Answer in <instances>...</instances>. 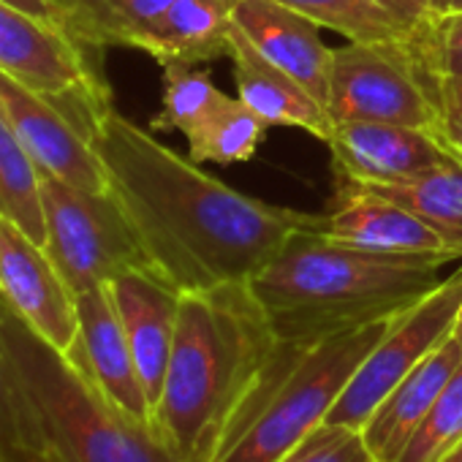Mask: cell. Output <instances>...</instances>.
Wrapping results in <instances>:
<instances>
[{
	"mask_svg": "<svg viewBox=\"0 0 462 462\" xmlns=\"http://www.w3.org/2000/svg\"><path fill=\"white\" fill-rule=\"evenodd\" d=\"M313 217L251 281L278 340H313L392 319L435 291L462 262L451 256H381L335 245L316 235Z\"/></svg>",
	"mask_w": 462,
	"mask_h": 462,
	"instance_id": "3957f363",
	"label": "cell"
},
{
	"mask_svg": "<svg viewBox=\"0 0 462 462\" xmlns=\"http://www.w3.org/2000/svg\"><path fill=\"white\" fill-rule=\"evenodd\" d=\"M163 69V96L161 109L150 120L152 134H169L180 131L185 139H190L201 123L215 112V106L226 98V93L212 82V74L207 69L193 66H161Z\"/></svg>",
	"mask_w": 462,
	"mask_h": 462,
	"instance_id": "d4e9b609",
	"label": "cell"
},
{
	"mask_svg": "<svg viewBox=\"0 0 462 462\" xmlns=\"http://www.w3.org/2000/svg\"><path fill=\"white\" fill-rule=\"evenodd\" d=\"M79 335L69 356L79 359L101 392L131 419L152 427V408L139 378L120 313L115 308L109 283L77 294Z\"/></svg>",
	"mask_w": 462,
	"mask_h": 462,
	"instance_id": "5bb4252c",
	"label": "cell"
},
{
	"mask_svg": "<svg viewBox=\"0 0 462 462\" xmlns=\"http://www.w3.org/2000/svg\"><path fill=\"white\" fill-rule=\"evenodd\" d=\"M281 4L351 44L411 42L424 23L405 17L392 0H281Z\"/></svg>",
	"mask_w": 462,
	"mask_h": 462,
	"instance_id": "7402d4cb",
	"label": "cell"
},
{
	"mask_svg": "<svg viewBox=\"0 0 462 462\" xmlns=\"http://www.w3.org/2000/svg\"><path fill=\"white\" fill-rule=\"evenodd\" d=\"M462 440V362L394 462H438Z\"/></svg>",
	"mask_w": 462,
	"mask_h": 462,
	"instance_id": "484cf974",
	"label": "cell"
},
{
	"mask_svg": "<svg viewBox=\"0 0 462 462\" xmlns=\"http://www.w3.org/2000/svg\"><path fill=\"white\" fill-rule=\"evenodd\" d=\"M332 123H392L435 136V74L424 63L416 36L392 44H346L332 52L329 101Z\"/></svg>",
	"mask_w": 462,
	"mask_h": 462,
	"instance_id": "52a82bcc",
	"label": "cell"
},
{
	"mask_svg": "<svg viewBox=\"0 0 462 462\" xmlns=\"http://www.w3.org/2000/svg\"><path fill=\"white\" fill-rule=\"evenodd\" d=\"M109 291L120 313L150 408L155 413L174 346L182 291H177L152 270H128L109 281Z\"/></svg>",
	"mask_w": 462,
	"mask_h": 462,
	"instance_id": "2e32d148",
	"label": "cell"
},
{
	"mask_svg": "<svg viewBox=\"0 0 462 462\" xmlns=\"http://www.w3.org/2000/svg\"><path fill=\"white\" fill-rule=\"evenodd\" d=\"M235 25L273 66L297 79L316 101H329L332 52L321 28L281 0H237Z\"/></svg>",
	"mask_w": 462,
	"mask_h": 462,
	"instance_id": "9a60e30c",
	"label": "cell"
},
{
	"mask_svg": "<svg viewBox=\"0 0 462 462\" xmlns=\"http://www.w3.org/2000/svg\"><path fill=\"white\" fill-rule=\"evenodd\" d=\"M42 169L0 112V217L17 223L25 235L44 245Z\"/></svg>",
	"mask_w": 462,
	"mask_h": 462,
	"instance_id": "cb8c5ba5",
	"label": "cell"
},
{
	"mask_svg": "<svg viewBox=\"0 0 462 462\" xmlns=\"http://www.w3.org/2000/svg\"><path fill=\"white\" fill-rule=\"evenodd\" d=\"M451 337L459 343V348H462V310H459V316H457V321H454V329H451Z\"/></svg>",
	"mask_w": 462,
	"mask_h": 462,
	"instance_id": "d590c367",
	"label": "cell"
},
{
	"mask_svg": "<svg viewBox=\"0 0 462 462\" xmlns=\"http://www.w3.org/2000/svg\"><path fill=\"white\" fill-rule=\"evenodd\" d=\"M93 147L152 270L182 294L251 283L313 217L235 190L120 112Z\"/></svg>",
	"mask_w": 462,
	"mask_h": 462,
	"instance_id": "6da1fadb",
	"label": "cell"
},
{
	"mask_svg": "<svg viewBox=\"0 0 462 462\" xmlns=\"http://www.w3.org/2000/svg\"><path fill=\"white\" fill-rule=\"evenodd\" d=\"M6 4L44 20V23H52V25H60V14H58V6L52 4V0H6Z\"/></svg>",
	"mask_w": 462,
	"mask_h": 462,
	"instance_id": "4dcf8cb0",
	"label": "cell"
},
{
	"mask_svg": "<svg viewBox=\"0 0 462 462\" xmlns=\"http://www.w3.org/2000/svg\"><path fill=\"white\" fill-rule=\"evenodd\" d=\"M235 6L237 0H171L134 50L161 66H199L228 58Z\"/></svg>",
	"mask_w": 462,
	"mask_h": 462,
	"instance_id": "d6986e66",
	"label": "cell"
},
{
	"mask_svg": "<svg viewBox=\"0 0 462 462\" xmlns=\"http://www.w3.org/2000/svg\"><path fill=\"white\" fill-rule=\"evenodd\" d=\"M416 47L435 77H462V9L430 14L416 31Z\"/></svg>",
	"mask_w": 462,
	"mask_h": 462,
	"instance_id": "83f0119b",
	"label": "cell"
},
{
	"mask_svg": "<svg viewBox=\"0 0 462 462\" xmlns=\"http://www.w3.org/2000/svg\"><path fill=\"white\" fill-rule=\"evenodd\" d=\"M313 231L335 245L365 254L462 259V251L419 215L343 180H335L332 204L324 215L313 217Z\"/></svg>",
	"mask_w": 462,
	"mask_h": 462,
	"instance_id": "30bf717a",
	"label": "cell"
},
{
	"mask_svg": "<svg viewBox=\"0 0 462 462\" xmlns=\"http://www.w3.org/2000/svg\"><path fill=\"white\" fill-rule=\"evenodd\" d=\"M462 310V262L448 278L430 291L424 300L394 316L383 337L373 346L365 362L356 367L332 411L327 413L329 427L362 430L378 402L440 343L451 337L454 321Z\"/></svg>",
	"mask_w": 462,
	"mask_h": 462,
	"instance_id": "9c48e42d",
	"label": "cell"
},
{
	"mask_svg": "<svg viewBox=\"0 0 462 462\" xmlns=\"http://www.w3.org/2000/svg\"><path fill=\"white\" fill-rule=\"evenodd\" d=\"M50 440L39 424V416L20 386L9 354L0 340V454L17 451H50ZM55 451V448H52Z\"/></svg>",
	"mask_w": 462,
	"mask_h": 462,
	"instance_id": "4316f807",
	"label": "cell"
},
{
	"mask_svg": "<svg viewBox=\"0 0 462 462\" xmlns=\"http://www.w3.org/2000/svg\"><path fill=\"white\" fill-rule=\"evenodd\" d=\"M0 71L52 101L90 139L112 106L104 74L60 25L0 0Z\"/></svg>",
	"mask_w": 462,
	"mask_h": 462,
	"instance_id": "ba28073f",
	"label": "cell"
},
{
	"mask_svg": "<svg viewBox=\"0 0 462 462\" xmlns=\"http://www.w3.org/2000/svg\"><path fill=\"white\" fill-rule=\"evenodd\" d=\"M228 60L235 66L237 98L245 101L270 128L273 125L302 128L327 144L335 125L327 106L316 101L297 79H291L286 71L273 66L267 58H262L251 47V42L237 31V25L231 28Z\"/></svg>",
	"mask_w": 462,
	"mask_h": 462,
	"instance_id": "e0dca14e",
	"label": "cell"
},
{
	"mask_svg": "<svg viewBox=\"0 0 462 462\" xmlns=\"http://www.w3.org/2000/svg\"><path fill=\"white\" fill-rule=\"evenodd\" d=\"M0 112L42 169V174L63 180L74 188L106 193V169L93 139L52 101L0 71Z\"/></svg>",
	"mask_w": 462,
	"mask_h": 462,
	"instance_id": "7c38bea8",
	"label": "cell"
},
{
	"mask_svg": "<svg viewBox=\"0 0 462 462\" xmlns=\"http://www.w3.org/2000/svg\"><path fill=\"white\" fill-rule=\"evenodd\" d=\"M42 201L47 228L44 251L74 297L128 270H152L112 190L93 193L44 174Z\"/></svg>",
	"mask_w": 462,
	"mask_h": 462,
	"instance_id": "8992f818",
	"label": "cell"
},
{
	"mask_svg": "<svg viewBox=\"0 0 462 462\" xmlns=\"http://www.w3.org/2000/svg\"><path fill=\"white\" fill-rule=\"evenodd\" d=\"M462 9V0H432L430 14H451Z\"/></svg>",
	"mask_w": 462,
	"mask_h": 462,
	"instance_id": "836d02e7",
	"label": "cell"
},
{
	"mask_svg": "<svg viewBox=\"0 0 462 462\" xmlns=\"http://www.w3.org/2000/svg\"><path fill=\"white\" fill-rule=\"evenodd\" d=\"M0 300L58 351L74 348L79 335L74 291L44 245L6 217H0Z\"/></svg>",
	"mask_w": 462,
	"mask_h": 462,
	"instance_id": "8fae6325",
	"label": "cell"
},
{
	"mask_svg": "<svg viewBox=\"0 0 462 462\" xmlns=\"http://www.w3.org/2000/svg\"><path fill=\"white\" fill-rule=\"evenodd\" d=\"M267 123L237 96H226L215 112L201 123V128L185 139L188 158L201 163L235 166L248 163L267 136Z\"/></svg>",
	"mask_w": 462,
	"mask_h": 462,
	"instance_id": "603a6c76",
	"label": "cell"
},
{
	"mask_svg": "<svg viewBox=\"0 0 462 462\" xmlns=\"http://www.w3.org/2000/svg\"><path fill=\"white\" fill-rule=\"evenodd\" d=\"M60 28L85 50H134L171 0H52Z\"/></svg>",
	"mask_w": 462,
	"mask_h": 462,
	"instance_id": "ffe728a7",
	"label": "cell"
},
{
	"mask_svg": "<svg viewBox=\"0 0 462 462\" xmlns=\"http://www.w3.org/2000/svg\"><path fill=\"white\" fill-rule=\"evenodd\" d=\"M435 136L462 163V77H435Z\"/></svg>",
	"mask_w": 462,
	"mask_h": 462,
	"instance_id": "f546056e",
	"label": "cell"
},
{
	"mask_svg": "<svg viewBox=\"0 0 462 462\" xmlns=\"http://www.w3.org/2000/svg\"><path fill=\"white\" fill-rule=\"evenodd\" d=\"M327 147L335 180L362 185L405 182L454 158L430 131L362 120L335 123Z\"/></svg>",
	"mask_w": 462,
	"mask_h": 462,
	"instance_id": "4fadbf2b",
	"label": "cell"
},
{
	"mask_svg": "<svg viewBox=\"0 0 462 462\" xmlns=\"http://www.w3.org/2000/svg\"><path fill=\"white\" fill-rule=\"evenodd\" d=\"M278 462H378L359 430L321 424Z\"/></svg>",
	"mask_w": 462,
	"mask_h": 462,
	"instance_id": "f1b7e54d",
	"label": "cell"
},
{
	"mask_svg": "<svg viewBox=\"0 0 462 462\" xmlns=\"http://www.w3.org/2000/svg\"><path fill=\"white\" fill-rule=\"evenodd\" d=\"M400 316V313H397ZM392 319L313 340H278L207 462H278L316 432Z\"/></svg>",
	"mask_w": 462,
	"mask_h": 462,
	"instance_id": "277c9868",
	"label": "cell"
},
{
	"mask_svg": "<svg viewBox=\"0 0 462 462\" xmlns=\"http://www.w3.org/2000/svg\"><path fill=\"white\" fill-rule=\"evenodd\" d=\"M392 4L411 20L421 23L430 17V9H432V0H392Z\"/></svg>",
	"mask_w": 462,
	"mask_h": 462,
	"instance_id": "1f68e13d",
	"label": "cell"
},
{
	"mask_svg": "<svg viewBox=\"0 0 462 462\" xmlns=\"http://www.w3.org/2000/svg\"><path fill=\"white\" fill-rule=\"evenodd\" d=\"M0 462H63L58 451H17V454H0Z\"/></svg>",
	"mask_w": 462,
	"mask_h": 462,
	"instance_id": "d6a6232c",
	"label": "cell"
},
{
	"mask_svg": "<svg viewBox=\"0 0 462 462\" xmlns=\"http://www.w3.org/2000/svg\"><path fill=\"white\" fill-rule=\"evenodd\" d=\"M462 362V348L454 337L440 343L427 359H421L370 413L359 430L365 446L378 462H394L416 432L430 405Z\"/></svg>",
	"mask_w": 462,
	"mask_h": 462,
	"instance_id": "ac0fdd59",
	"label": "cell"
},
{
	"mask_svg": "<svg viewBox=\"0 0 462 462\" xmlns=\"http://www.w3.org/2000/svg\"><path fill=\"white\" fill-rule=\"evenodd\" d=\"M438 462H462V440H459V443H457V446H454L448 454H443Z\"/></svg>",
	"mask_w": 462,
	"mask_h": 462,
	"instance_id": "e575fe53",
	"label": "cell"
},
{
	"mask_svg": "<svg viewBox=\"0 0 462 462\" xmlns=\"http://www.w3.org/2000/svg\"><path fill=\"white\" fill-rule=\"evenodd\" d=\"M275 346V327L251 283L185 291L152 413L166 448L182 462H207Z\"/></svg>",
	"mask_w": 462,
	"mask_h": 462,
	"instance_id": "7a4b0ae2",
	"label": "cell"
},
{
	"mask_svg": "<svg viewBox=\"0 0 462 462\" xmlns=\"http://www.w3.org/2000/svg\"><path fill=\"white\" fill-rule=\"evenodd\" d=\"M0 340L63 462H182L152 427L123 413L79 359L39 337L4 300Z\"/></svg>",
	"mask_w": 462,
	"mask_h": 462,
	"instance_id": "5b68a950",
	"label": "cell"
},
{
	"mask_svg": "<svg viewBox=\"0 0 462 462\" xmlns=\"http://www.w3.org/2000/svg\"><path fill=\"white\" fill-rule=\"evenodd\" d=\"M351 185L411 209L424 223H430L438 235H443L454 248L462 251V163L457 158L405 182H386V185L351 182Z\"/></svg>",
	"mask_w": 462,
	"mask_h": 462,
	"instance_id": "44dd1931",
	"label": "cell"
}]
</instances>
